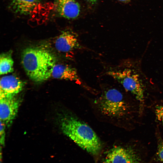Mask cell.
<instances>
[{
	"mask_svg": "<svg viewBox=\"0 0 163 163\" xmlns=\"http://www.w3.org/2000/svg\"><path fill=\"white\" fill-rule=\"evenodd\" d=\"M97 102L101 113L111 118L122 117L126 114L128 109L122 94L114 88L105 91Z\"/></svg>",
	"mask_w": 163,
	"mask_h": 163,
	"instance_id": "3",
	"label": "cell"
},
{
	"mask_svg": "<svg viewBox=\"0 0 163 163\" xmlns=\"http://www.w3.org/2000/svg\"><path fill=\"white\" fill-rule=\"evenodd\" d=\"M11 51L2 53L0 56V74L4 75L13 71L14 61Z\"/></svg>",
	"mask_w": 163,
	"mask_h": 163,
	"instance_id": "12",
	"label": "cell"
},
{
	"mask_svg": "<svg viewBox=\"0 0 163 163\" xmlns=\"http://www.w3.org/2000/svg\"><path fill=\"white\" fill-rule=\"evenodd\" d=\"M56 49L59 51L67 53L82 48L77 35L72 31H63L55 42Z\"/></svg>",
	"mask_w": 163,
	"mask_h": 163,
	"instance_id": "8",
	"label": "cell"
},
{
	"mask_svg": "<svg viewBox=\"0 0 163 163\" xmlns=\"http://www.w3.org/2000/svg\"><path fill=\"white\" fill-rule=\"evenodd\" d=\"M98 0H87V1L92 4H95Z\"/></svg>",
	"mask_w": 163,
	"mask_h": 163,
	"instance_id": "16",
	"label": "cell"
},
{
	"mask_svg": "<svg viewBox=\"0 0 163 163\" xmlns=\"http://www.w3.org/2000/svg\"><path fill=\"white\" fill-rule=\"evenodd\" d=\"M157 155L159 159L163 162V141H160L158 147Z\"/></svg>",
	"mask_w": 163,
	"mask_h": 163,
	"instance_id": "15",
	"label": "cell"
},
{
	"mask_svg": "<svg viewBox=\"0 0 163 163\" xmlns=\"http://www.w3.org/2000/svg\"><path fill=\"white\" fill-rule=\"evenodd\" d=\"M155 113L157 120L163 124V106L157 105Z\"/></svg>",
	"mask_w": 163,
	"mask_h": 163,
	"instance_id": "13",
	"label": "cell"
},
{
	"mask_svg": "<svg viewBox=\"0 0 163 163\" xmlns=\"http://www.w3.org/2000/svg\"><path fill=\"white\" fill-rule=\"evenodd\" d=\"M60 128L64 134L80 147L96 155L101 149L100 140L88 125L74 116L65 115L61 120Z\"/></svg>",
	"mask_w": 163,
	"mask_h": 163,
	"instance_id": "2",
	"label": "cell"
},
{
	"mask_svg": "<svg viewBox=\"0 0 163 163\" xmlns=\"http://www.w3.org/2000/svg\"><path fill=\"white\" fill-rule=\"evenodd\" d=\"M53 5L54 11L61 17L74 19L79 14L80 7L76 0H54Z\"/></svg>",
	"mask_w": 163,
	"mask_h": 163,
	"instance_id": "7",
	"label": "cell"
},
{
	"mask_svg": "<svg viewBox=\"0 0 163 163\" xmlns=\"http://www.w3.org/2000/svg\"><path fill=\"white\" fill-rule=\"evenodd\" d=\"M43 0H11L9 7L14 13L20 15L30 14Z\"/></svg>",
	"mask_w": 163,
	"mask_h": 163,
	"instance_id": "10",
	"label": "cell"
},
{
	"mask_svg": "<svg viewBox=\"0 0 163 163\" xmlns=\"http://www.w3.org/2000/svg\"><path fill=\"white\" fill-rule=\"evenodd\" d=\"M21 102L20 99L14 96L0 97V120L9 126L16 116Z\"/></svg>",
	"mask_w": 163,
	"mask_h": 163,
	"instance_id": "5",
	"label": "cell"
},
{
	"mask_svg": "<svg viewBox=\"0 0 163 163\" xmlns=\"http://www.w3.org/2000/svg\"><path fill=\"white\" fill-rule=\"evenodd\" d=\"M0 121V142L1 145H4L5 140V124L2 121Z\"/></svg>",
	"mask_w": 163,
	"mask_h": 163,
	"instance_id": "14",
	"label": "cell"
},
{
	"mask_svg": "<svg viewBox=\"0 0 163 163\" xmlns=\"http://www.w3.org/2000/svg\"><path fill=\"white\" fill-rule=\"evenodd\" d=\"M122 2L127 3L129 2L131 0H118Z\"/></svg>",
	"mask_w": 163,
	"mask_h": 163,
	"instance_id": "17",
	"label": "cell"
},
{
	"mask_svg": "<svg viewBox=\"0 0 163 163\" xmlns=\"http://www.w3.org/2000/svg\"><path fill=\"white\" fill-rule=\"evenodd\" d=\"M107 73L120 82L126 90L132 93L138 101L140 102L143 101V87L138 74L128 69L111 70Z\"/></svg>",
	"mask_w": 163,
	"mask_h": 163,
	"instance_id": "4",
	"label": "cell"
},
{
	"mask_svg": "<svg viewBox=\"0 0 163 163\" xmlns=\"http://www.w3.org/2000/svg\"><path fill=\"white\" fill-rule=\"evenodd\" d=\"M51 76L53 78L80 83V80L75 68L67 65L56 64L54 66Z\"/></svg>",
	"mask_w": 163,
	"mask_h": 163,
	"instance_id": "11",
	"label": "cell"
},
{
	"mask_svg": "<svg viewBox=\"0 0 163 163\" xmlns=\"http://www.w3.org/2000/svg\"></svg>",
	"mask_w": 163,
	"mask_h": 163,
	"instance_id": "18",
	"label": "cell"
},
{
	"mask_svg": "<svg viewBox=\"0 0 163 163\" xmlns=\"http://www.w3.org/2000/svg\"><path fill=\"white\" fill-rule=\"evenodd\" d=\"M24 85V83L15 75L2 77L0 81V97L16 96L22 91Z\"/></svg>",
	"mask_w": 163,
	"mask_h": 163,
	"instance_id": "9",
	"label": "cell"
},
{
	"mask_svg": "<svg viewBox=\"0 0 163 163\" xmlns=\"http://www.w3.org/2000/svg\"><path fill=\"white\" fill-rule=\"evenodd\" d=\"M21 63L28 77L36 82H42L51 76L56 58L46 48L41 46L27 47L23 51Z\"/></svg>",
	"mask_w": 163,
	"mask_h": 163,
	"instance_id": "1",
	"label": "cell"
},
{
	"mask_svg": "<svg viewBox=\"0 0 163 163\" xmlns=\"http://www.w3.org/2000/svg\"><path fill=\"white\" fill-rule=\"evenodd\" d=\"M139 160L133 149L116 146L107 153L103 163H139Z\"/></svg>",
	"mask_w": 163,
	"mask_h": 163,
	"instance_id": "6",
	"label": "cell"
}]
</instances>
